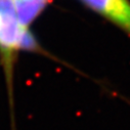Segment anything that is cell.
Returning a JSON list of instances; mask_svg holds the SVG:
<instances>
[{"mask_svg": "<svg viewBox=\"0 0 130 130\" xmlns=\"http://www.w3.org/2000/svg\"><path fill=\"white\" fill-rule=\"evenodd\" d=\"M81 1L118 26L130 36V1L129 0H81Z\"/></svg>", "mask_w": 130, "mask_h": 130, "instance_id": "2", "label": "cell"}, {"mask_svg": "<svg viewBox=\"0 0 130 130\" xmlns=\"http://www.w3.org/2000/svg\"><path fill=\"white\" fill-rule=\"evenodd\" d=\"M21 25L28 29V26L33 22L43 10L47 0H12Z\"/></svg>", "mask_w": 130, "mask_h": 130, "instance_id": "3", "label": "cell"}, {"mask_svg": "<svg viewBox=\"0 0 130 130\" xmlns=\"http://www.w3.org/2000/svg\"><path fill=\"white\" fill-rule=\"evenodd\" d=\"M32 40L29 38L28 29L24 28L17 15L12 0H0V56L8 88V95L11 108V125L14 128L12 81L13 67L18 51L27 46Z\"/></svg>", "mask_w": 130, "mask_h": 130, "instance_id": "1", "label": "cell"}]
</instances>
